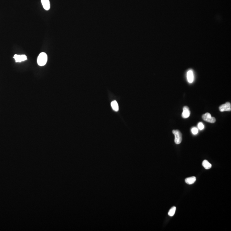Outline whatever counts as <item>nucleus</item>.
<instances>
[{"mask_svg":"<svg viewBox=\"0 0 231 231\" xmlns=\"http://www.w3.org/2000/svg\"><path fill=\"white\" fill-rule=\"evenodd\" d=\"M219 110L221 112L230 111H231V103L227 102L224 104H222L219 107Z\"/></svg>","mask_w":231,"mask_h":231,"instance_id":"4","label":"nucleus"},{"mask_svg":"<svg viewBox=\"0 0 231 231\" xmlns=\"http://www.w3.org/2000/svg\"><path fill=\"white\" fill-rule=\"evenodd\" d=\"M191 132L193 135H197L198 133V128L196 127H193L191 129Z\"/></svg>","mask_w":231,"mask_h":231,"instance_id":"13","label":"nucleus"},{"mask_svg":"<svg viewBox=\"0 0 231 231\" xmlns=\"http://www.w3.org/2000/svg\"><path fill=\"white\" fill-rule=\"evenodd\" d=\"M196 181V178L194 176L187 178L185 180V182L188 185H192Z\"/></svg>","mask_w":231,"mask_h":231,"instance_id":"9","label":"nucleus"},{"mask_svg":"<svg viewBox=\"0 0 231 231\" xmlns=\"http://www.w3.org/2000/svg\"><path fill=\"white\" fill-rule=\"evenodd\" d=\"M187 79H188V82L190 83H192L193 81L194 80V75L193 73V71L192 70H189L187 72Z\"/></svg>","mask_w":231,"mask_h":231,"instance_id":"7","label":"nucleus"},{"mask_svg":"<svg viewBox=\"0 0 231 231\" xmlns=\"http://www.w3.org/2000/svg\"><path fill=\"white\" fill-rule=\"evenodd\" d=\"M202 166L205 169H208L211 167V164L207 160H204L202 162Z\"/></svg>","mask_w":231,"mask_h":231,"instance_id":"11","label":"nucleus"},{"mask_svg":"<svg viewBox=\"0 0 231 231\" xmlns=\"http://www.w3.org/2000/svg\"><path fill=\"white\" fill-rule=\"evenodd\" d=\"M176 207H173L169 211L168 214L169 216L172 217L173 215H174L175 212H176Z\"/></svg>","mask_w":231,"mask_h":231,"instance_id":"12","label":"nucleus"},{"mask_svg":"<svg viewBox=\"0 0 231 231\" xmlns=\"http://www.w3.org/2000/svg\"><path fill=\"white\" fill-rule=\"evenodd\" d=\"M183 110V111L182 114V117L185 119L189 117L190 114L189 107L187 106H185L184 107Z\"/></svg>","mask_w":231,"mask_h":231,"instance_id":"6","label":"nucleus"},{"mask_svg":"<svg viewBox=\"0 0 231 231\" xmlns=\"http://www.w3.org/2000/svg\"><path fill=\"white\" fill-rule=\"evenodd\" d=\"M16 61V62H21L22 61L26 60L27 59V57L25 55H17L15 54L13 57Z\"/></svg>","mask_w":231,"mask_h":231,"instance_id":"5","label":"nucleus"},{"mask_svg":"<svg viewBox=\"0 0 231 231\" xmlns=\"http://www.w3.org/2000/svg\"><path fill=\"white\" fill-rule=\"evenodd\" d=\"M198 128L200 130L203 129L204 128V126L203 124L201 122L199 123L198 124Z\"/></svg>","mask_w":231,"mask_h":231,"instance_id":"14","label":"nucleus"},{"mask_svg":"<svg viewBox=\"0 0 231 231\" xmlns=\"http://www.w3.org/2000/svg\"><path fill=\"white\" fill-rule=\"evenodd\" d=\"M111 106L113 109L115 111H119V106L116 101H114L112 102L111 103Z\"/></svg>","mask_w":231,"mask_h":231,"instance_id":"10","label":"nucleus"},{"mask_svg":"<svg viewBox=\"0 0 231 231\" xmlns=\"http://www.w3.org/2000/svg\"><path fill=\"white\" fill-rule=\"evenodd\" d=\"M173 133L174 135L175 143L176 144H179L182 141V134L178 130H174Z\"/></svg>","mask_w":231,"mask_h":231,"instance_id":"2","label":"nucleus"},{"mask_svg":"<svg viewBox=\"0 0 231 231\" xmlns=\"http://www.w3.org/2000/svg\"><path fill=\"white\" fill-rule=\"evenodd\" d=\"M48 60V56L46 53L42 52L37 58V64L40 66H44L46 64Z\"/></svg>","mask_w":231,"mask_h":231,"instance_id":"1","label":"nucleus"},{"mask_svg":"<svg viewBox=\"0 0 231 231\" xmlns=\"http://www.w3.org/2000/svg\"><path fill=\"white\" fill-rule=\"evenodd\" d=\"M202 118L205 121H207L208 123H215L216 120L215 118L211 116V114L209 113H206L202 116Z\"/></svg>","mask_w":231,"mask_h":231,"instance_id":"3","label":"nucleus"},{"mask_svg":"<svg viewBox=\"0 0 231 231\" xmlns=\"http://www.w3.org/2000/svg\"><path fill=\"white\" fill-rule=\"evenodd\" d=\"M41 2L44 9L48 10L50 9V3L49 0H41Z\"/></svg>","mask_w":231,"mask_h":231,"instance_id":"8","label":"nucleus"}]
</instances>
